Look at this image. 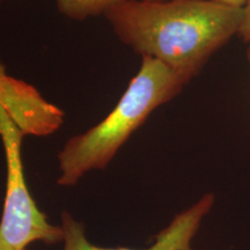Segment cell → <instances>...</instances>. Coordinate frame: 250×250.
I'll use <instances>...</instances> for the list:
<instances>
[{
  "instance_id": "obj_1",
  "label": "cell",
  "mask_w": 250,
  "mask_h": 250,
  "mask_svg": "<svg viewBox=\"0 0 250 250\" xmlns=\"http://www.w3.org/2000/svg\"><path fill=\"white\" fill-rule=\"evenodd\" d=\"M104 17L125 45L164 62L188 83L237 34L242 8L212 0H122Z\"/></svg>"
},
{
  "instance_id": "obj_2",
  "label": "cell",
  "mask_w": 250,
  "mask_h": 250,
  "mask_svg": "<svg viewBox=\"0 0 250 250\" xmlns=\"http://www.w3.org/2000/svg\"><path fill=\"white\" fill-rule=\"evenodd\" d=\"M186 81L164 62L142 57L116 107L95 126L77 134L59 151L57 184L73 187L93 170H103L149 115L182 90Z\"/></svg>"
},
{
  "instance_id": "obj_3",
  "label": "cell",
  "mask_w": 250,
  "mask_h": 250,
  "mask_svg": "<svg viewBox=\"0 0 250 250\" xmlns=\"http://www.w3.org/2000/svg\"><path fill=\"white\" fill-rule=\"evenodd\" d=\"M24 134L0 101V139L5 152L6 189L0 218V250H26L35 242L62 243L61 225L51 224L28 188L22 162Z\"/></svg>"
},
{
  "instance_id": "obj_4",
  "label": "cell",
  "mask_w": 250,
  "mask_h": 250,
  "mask_svg": "<svg viewBox=\"0 0 250 250\" xmlns=\"http://www.w3.org/2000/svg\"><path fill=\"white\" fill-rule=\"evenodd\" d=\"M214 193H205L190 208L175 215L170 223L156 234L152 246L142 249L127 247L107 248L93 245L86 236L85 224L74 218L70 212L62 211L61 226L64 232V240L62 250H196L192 247L193 239L199 232L203 220L214 206Z\"/></svg>"
},
{
  "instance_id": "obj_5",
  "label": "cell",
  "mask_w": 250,
  "mask_h": 250,
  "mask_svg": "<svg viewBox=\"0 0 250 250\" xmlns=\"http://www.w3.org/2000/svg\"><path fill=\"white\" fill-rule=\"evenodd\" d=\"M0 101L24 136H48L62 124L64 114L45 101L33 86L6 74L0 67Z\"/></svg>"
},
{
  "instance_id": "obj_6",
  "label": "cell",
  "mask_w": 250,
  "mask_h": 250,
  "mask_svg": "<svg viewBox=\"0 0 250 250\" xmlns=\"http://www.w3.org/2000/svg\"><path fill=\"white\" fill-rule=\"evenodd\" d=\"M122 0H56L58 11L73 20L104 15L108 9Z\"/></svg>"
},
{
  "instance_id": "obj_7",
  "label": "cell",
  "mask_w": 250,
  "mask_h": 250,
  "mask_svg": "<svg viewBox=\"0 0 250 250\" xmlns=\"http://www.w3.org/2000/svg\"><path fill=\"white\" fill-rule=\"evenodd\" d=\"M237 35L249 44L248 58L250 61V0H248L242 7V18L239 30H237Z\"/></svg>"
},
{
  "instance_id": "obj_8",
  "label": "cell",
  "mask_w": 250,
  "mask_h": 250,
  "mask_svg": "<svg viewBox=\"0 0 250 250\" xmlns=\"http://www.w3.org/2000/svg\"><path fill=\"white\" fill-rule=\"evenodd\" d=\"M212 1L219 2V4H224L230 7H236V8H242L246 5V2L248 0H212Z\"/></svg>"
},
{
  "instance_id": "obj_9",
  "label": "cell",
  "mask_w": 250,
  "mask_h": 250,
  "mask_svg": "<svg viewBox=\"0 0 250 250\" xmlns=\"http://www.w3.org/2000/svg\"><path fill=\"white\" fill-rule=\"evenodd\" d=\"M146 1H164V0H146Z\"/></svg>"
},
{
  "instance_id": "obj_10",
  "label": "cell",
  "mask_w": 250,
  "mask_h": 250,
  "mask_svg": "<svg viewBox=\"0 0 250 250\" xmlns=\"http://www.w3.org/2000/svg\"><path fill=\"white\" fill-rule=\"evenodd\" d=\"M0 1H1V0H0Z\"/></svg>"
}]
</instances>
